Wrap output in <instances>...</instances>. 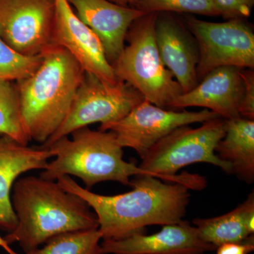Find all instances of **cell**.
Returning a JSON list of instances; mask_svg holds the SVG:
<instances>
[{
	"mask_svg": "<svg viewBox=\"0 0 254 254\" xmlns=\"http://www.w3.org/2000/svg\"><path fill=\"white\" fill-rule=\"evenodd\" d=\"M57 181L93 209L103 240L142 234L150 225L178 223L183 220L190 203V189L187 185L165 183L151 175H138L131 181V190L115 195L93 193L67 175Z\"/></svg>",
	"mask_w": 254,
	"mask_h": 254,
	"instance_id": "1",
	"label": "cell"
},
{
	"mask_svg": "<svg viewBox=\"0 0 254 254\" xmlns=\"http://www.w3.org/2000/svg\"><path fill=\"white\" fill-rule=\"evenodd\" d=\"M11 201L17 225L4 239L9 245L18 243L25 253L57 235L98 228L89 205L54 180L35 176L17 179Z\"/></svg>",
	"mask_w": 254,
	"mask_h": 254,
	"instance_id": "2",
	"label": "cell"
},
{
	"mask_svg": "<svg viewBox=\"0 0 254 254\" xmlns=\"http://www.w3.org/2000/svg\"><path fill=\"white\" fill-rule=\"evenodd\" d=\"M42 55L36 71L16 83L25 131L43 145L64 121L85 71L62 47L51 44Z\"/></svg>",
	"mask_w": 254,
	"mask_h": 254,
	"instance_id": "3",
	"label": "cell"
},
{
	"mask_svg": "<svg viewBox=\"0 0 254 254\" xmlns=\"http://www.w3.org/2000/svg\"><path fill=\"white\" fill-rule=\"evenodd\" d=\"M71 134V139L62 137L45 148L52 150L55 158L40 174L42 178L55 181L60 177L73 175L81 179L88 190L103 182L130 185L131 177L134 175L159 178L124 160L123 148L113 132L94 131L86 127Z\"/></svg>",
	"mask_w": 254,
	"mask_h": 254,
	"instance_id": "4",
	"label": "cell"
},
{
	"mask_svg": "<svg viewBox=\"0 0 254 254\" xmlns=\"http://www.w3.org/2000/svg\"><path fill=\"white\" fill-rule=\"evenodd\" d=\"M202 124L195 128L179 127L164 137L141 158L140 168L163 181L182 183L193 190L206 187L205 177L187 173L177 175L180 169L191 164L206 163L230 174V165L215 153L226 131V120L218 118Z\"/></svg>",
	"mask_w": 254,
	"mask_h": 254,
	"instance_id": "5",
	"label": "cell"
},
{
	"mask_svg": "<svg viewBox=\"0 0 254 254\" xmlns=\"http://www.w3.org/2000/svg\"><path fill=\"white\" fill-rule=\"evenodd\" d=\"M157 15L143 14L132 23L126 37L128 45L113 66L119 81L134 88L152 104L166 109L183 91L159 53L155 35Z\"/></svg>",
	"mask_w": 254,
	"mask_h": 254,
	"instance_id": "6",
	"label": "cell"
},
{
	"mask_svg": "<svg viewBox=\"0 0 254 254\" xmlns=\"http://www.w3.org/2000/svg\"><path fill=\"white\" fill-rule=\"evenodd\" d=\"M143 100L141 93L125 82L110 86L85 72L64 121L41 147L48 148L62 137L92 124L100 123L102 128L116 123Z\"/></svg>",
	"mask_w": 254,
	"mask_h": 254,
	"instance_id": "7",
	"label": "cell"
},
{
	"mask_svg": "<svg viewBox=\"0 0 254 254\" xmlns=\"http://www.w3.org/2000/svg\"><path fill=\"white\" fill-rule=\"evenodd\" d=\"M183 22L194 37L199 50L197 79L221 66L254 67V33L245 19L210 22L186 16Z\"/></svg>",
	"mask_w": 254,
	"mask_h": 254,
	"instance_id": "8",
	"label": "cell"
},
{
	"mask_svg": "<svg viewBox=\"0 0 254 254\" xmlns=\"http://www.w3.org/2000/svg\"><path fill=\"white\" fill-rule=\"evenodd\" d=\"M220 118L207 109L198 112L167 110L143 100L125 118L102 128L115 133L123 148H132L142 158L162 138L179 127Z\"/></svg>",
	"mask_w": 254,
	"mask_h": 254,
	"instance_id": "9",
	"label": "cell"
},
{
	"mask_svg": "<svg viewBox=\"0 0 254 254\" xmlns=\"http://www.w3.org/2000/svg\"><path fill=\"white\" fill-rule=\"evenodd\" d=\"M55 0H0V38L24 55L51 45Z\"/></svg>",
	"mask_w": 254,
	"mask_h": 254,
	"instance_id": "10",
	"label": "cell"
},
{
	"mask_svg": "<svg viewBox=\"0 0 254 254\" xmlns=\"http://www.w3.org/2000/svg\"><path fill=\"white\" fill-rule=\"evenodd\" d=\"M51 44L66 50L85 72L94 75L105 84L114 86L120 81L99 38L79 19L68 0H55Z\"/></svg>",
	"mask_w": 254,
	"mask_h": 254,
	"instance_id": "11",
	"label": "cell"
},
{
	"mask_svg": "<svg viewBox=\"0 0 254 254\" xmlns=\"http://www.w3.org/2000/svg\"><path fill=\"white\" fill-rule=\"evenodd\" d=\"M155 41L164 64L181 86L184 93L197 84L199 50L194 37L185 23L173 13H158Z\"/></svg>",
	"mask_w": 254,
	"mask_h": 254,
	"instance_id": "12",
	"label": "cell"
},
{
	"mask_svg": "<svg viewBox=\"0 0 254 254\" xmlns=\"http://www.w3.org/2000/svg\"><path fill=\"white\" fill-rule=\"evenodd\" d=\"M244 89L240 68L221 66L207 73L193 89L177 97L169 108L200 107L225 120L239 118Z\"/></svg>",
	"mask_w": 254,
	"mask_h": 254,
	"instance_id": "13",
	"label": "cell"
},
{
	"mask_svg": "<svg viewBox=\"0 0 254 254\" xmlns=\"http://www.w3.org/2000/svg\"><path fill=\"white\" fill-rule=\"evenodd\" d=\"M102 254H203L216 250L200 237L190 222L163 225L151 235L137 234L120 240H103Z\"/></svg>",
	"mask_w": 254,
	"mask_h": 254,
	"instance_id": "14",
	"label": "cell"
},
{
	"mask_svg": "<svg viewBox=\"0 0 254 254\" xmlns=\"http://www.w3.org/2000/svg\"><path fill=\"white\" fill-rule=\"evenodd\" d=\"M82 22L99 38L113 66L125 48L132 23L144 13L109 0H68Z\"/></svg>",
	"mask_w": 254,
	"mask_h": 254,
	"instance_id": "15",
	"label": "cell"
},
{
	"mask_svg": "<svg viewBox=\"0 0 254 254\" xmlns=\"http://www.w3.org/2000/svg\"><path fill=\"white\" fill-rule=\"evenodd\" d=\"M54 158L50 148L30 147L0 133V229L11 232L17 219L11 201V190L20 175L32 170L46 169L50 158Z\"/></svg>",
	"mask_w": 254,
	"mask_h": 254,
	"instance_id": "16",
	"label": "cell"
},
{
	"mask_svg": "<svg viewBox=\"0 0 254 254\" xmlns=\"http://www.w3.org/2000/svg\"><path fill=\"white\" fill-rule=\"evenodd\" d=\"M215 153L230 165V174H235L247 183H253L254 120L242 117L226 120V131Z\"/></svg>",
	"mask_w": 254,
	"mask_h": 254,
	"instance_id": "17",
	"label": "cell"
},
{
	"mask_svg": "<svg viewBox=\"0 0 254 254\" xmlns=\"http://www.w3.org/2000/svg\"><path fill=\"white\" fill-rule=\"evenodd\" d=\"M193 224L200 237L216 248L225 244L243 243L253 237L246 228L240 205L215 218L195 219Z\"/></svg>",
	"mask_w": 254,
	"mask_h": 254,
	"instance_id": "18",
	"label": "cell"
},
{
	"mask_svg": "<svg viewBox=\"0 0 254 254\" xmlns=\"http://www.w3.org/2000/svg\"><path fill=\"white\" fill-rule=\"evenodd\" d=\"M98 228L66 232L47 241L42 248L25 254H102Z\"/></svg>",
	"mask_w": 254,
	"mask_h": 254,
	"instance_id": "19",
	"label": "cell"
},
{
	"mask_svg": "<svg viewBox=\"0 0 254 254\" xmlns=\"http://www.w3.org/2000/svg\"><path fill=\"white\" fill-rule=\"evenodd\" d=\"M0 133L21 144L31 141L23 127L16 82L0 80Z\"/></svg>",
	"mask_w": 254,
	"mask_h": 254,
	"instance_id": "20",
	"label": "cell"
},
{
	"mask_svg": "<svg viewBox=\"0 0 254 254\" xmlns=\"http://www.w3.org/2000/svg\"><path fill=\"white\" fill-rule=\"evenodd\" d=\"M130 7L144 14L168 12L220 16L213 0H135Z\"/></svg>",
	"mask_w": 254,
	"mask_h": 254,
	"instance_id": "21",
	"label": "cell"
},
{
	"mask_svg": "<svg viewBox=\"0 0 254 254\" xmlns=\"http://www.w3.org/2000/svg\"><path fill=\"white\" fill-rule=\"evenodd\" d=\"M43 55L28 56L13 49L0 38V80L16 82L33 74L39 67Z\"/></svg>",
	"mask_w": 254,
	"mask_h": 254,
	"instance_id": "22",
	"label": "cell"
},
{
	"mask_svg": "<svg viewBox=\"0 0 254 254\" xmlns=\"http://www.w3.org/2000/svg\"><path fill=\"white\" fill-rule=\"evenodd\" d=\"M220 16L226 20L246 19L252 14L254 0H213Z\"/></svg>",
	"mask_w": 254,
	"mask_h": 254,
	"instance_id": "23",
	"label": "cell"
},
{
	"mask_svg": "<svg viewBox=\"0 0 254 254\" xmlns=\"http://www.w3.org/2000/svg\"><path fill=\"white\" fill-rule=\"evenodd\" d=\"M241 75L245 89L239 113L242 118L254 120V71L252 68L241 69Z\"/></svg>",
	"mask_w": 254,
	"mask_h": 254,
	"instance_id": "24",
	"label": "cell"
},
{
	"mask_svg": "<svg viewBox=\"0 0 254 254\" xmlns=\"http://www.w3.org/2000/svg\"><path fill=\"white\" fill-rule=\"evenodd\" d=\"M254 249V236L243 243H229L217 247V254H248Z\"/></svg>",
	"mask_w": 254,
	"mask_h": 254,
	"instance_id": "25",
	"label": "cell"
},
{
	"mask_svg": "<svg viewBox=\"0 0 254 254\" xmlns=\"http://www.w3.org/2000/svg\"><path fill=\"white\" fill-rule=\"evenodd\" d=\"M242 210V218L247 231L253 235L254 232V193L249 195L247 199L240 205Z\"/></svg>",
	"mask_w": 254,
	"mask_h": 254,
	"instance_id": "26",
	"label": "cell"
},
{
	"mask_svg": "<svg viewBox=\"0 0 254 254\" xmlns=\"http://www.w3.org/2000/svg\"><path fill=\"white\" fill-rule=\"evenodd\" d=\"M0 247L2 248L8 254H18L15 252L13 249H11L9 244L5 241L4 237L1 236H0Z\"/></svg>",
	"mask_w": 254,
	"mask_h": 254,
	"instance_id": "27",
	"label": "cell"
},
{
	"mask_svg": "<svg viewBox=\"0 0 254 254\" xmlns=\"http://www.w3.org/2000/svg\"><path fill=\"white\" fill-rule=\"evenodd\" d=\"M112 2L115 3V4L121 5L124 6H131L135 0H109Z\"/></svg>",
	"mask_w": 254,
	"mask_h": 254,
	"instance_id": "28",
	"label": "cell"
}]
</instances>
